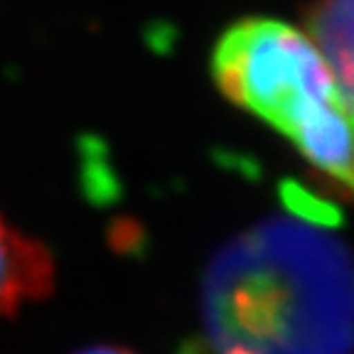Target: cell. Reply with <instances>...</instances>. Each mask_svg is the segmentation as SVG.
Returning a JSON list of instances; mask_svg holds the SVG:
<instances>
[{
    "instance_id": "7a4b0ae2",
    "label": "cell",
    "mask_w": 354,
    "mask_h": 354,
    "mask_svg": "<svg viewBox=\"0 0 354 354\" xmlns=\"http://www.w3.org/2000/svg\"><path fill=\"white\" fill-rule=\"evenodd\" d=\"M212 74L232 104L276 128L354 197V126L308 32L276 17L234 22L214 47Z\"/></svg>"
},
{
    "instance_id": "3957f363",
    "label": "cell",
    "mask_w": 354,
    "mask_h": 354,
    "mask_svg": "<svg viewBox=\"0 0 354 354\" xmlns=\"http://www.w3.org/2000/svg\"><path fill=\"white\" fill-rule=\"evenodd\" d=\"M55 278L52 251L0 214V320L47 298L55 290Z\"/></svg>"
},
{
    "instance_id": "5b68a950",
    "label": "cell",
    "mask_w": 354,
    "mask_h": 354,
    "mask_svg": "<svg viewBox=\"0 0 354 354\" xmlns=\"http://www.w3.org/2000/svg\"><path fill=\"white\" fill-rule=\"evenodd\" d=\"M77 354H136L126 347H116V344H96V347H86Z\"/></svg>"
},
{
    "instance_id": "277c9868",
    "label": "cell",
    "mask_w": 354,
    "mask_h": 354,
    "mask_svg": "<svg viewBox=\"0 0 354 354\" xmlns=\"http://www.w3.org/2000/svg\"><path fill=\"white\" fill-rule=\"evenodd\" d=\"M308 35L325 57L339 101L354 126V0H313Z\"/></svg>"
},
{
    "instance_id": "6da1fadb",
    "label": "cell",
    "mask_w": 354,
    "mask_h": 354,
    "mask_svg": "<svg viewBox=\"0 0 354 354\" xmlns=\"http://www.w3.org/2000/svg\"><path fill=\"white\" fill-rule=\"evenodd\" d=\"M187 354H352L354 256L317 216H271L224 243Z\"/></svg>"
}]
</instances>
